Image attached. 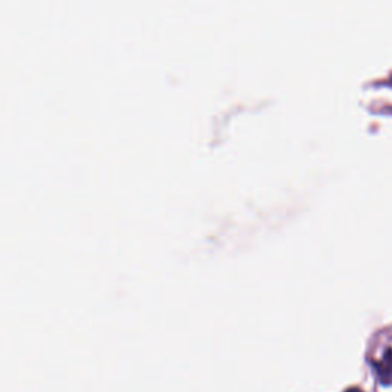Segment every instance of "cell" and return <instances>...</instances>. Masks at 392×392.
<instances>
[{"instance_id": "1", "label": "cell", "mask_w": 392, "mask_h": 392, "mask_svg": "<svg viewBox=\"0 0 392 392\" xmlns=\"http://www.w3.org/2000/svg\"><path fill=\"white\" fill-rule=\"evenodd\" d=\"M374 368L380 383L383 386L392 385V348H388L385 351L383 357L378 361H374Z\"/></svg>"}, {"instance_id": "2", "label": "cell", "mask_w": 392, "mask_h": 392, "mask_svg": "<svg viewBox=\"0 0 392 392\" xmlns=\"http://www.w3.org/2000/svg\"><path fill=\"white\" fill-rule=\"evenodd\" d=\"M344 392H364V391H361V389L357 388V386H351V388H348V389L344 391Z\"/></svg>"}]
</instances>
